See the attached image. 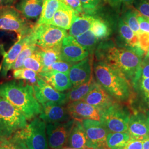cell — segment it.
Returning <instances> with one entry per match:
<instances>
[{
    "label": "cell",
    "instance_id": "obj_1",
    "mask_svg": "<svg viewBox=\"0 0 149 149\" xmlns=\"http://www.w3.org/2000/svg\"><path fill=\"white\" fill-rule=\"evenodd\" d=\"M144 56L133 49L117 47L111 41L101 43L96 51L98 61L106 63L123 74L133 88L140 77Z\"/></svg>",
    "mask_w": 149,
    "mask_h": 149
},
{
    "label": "cell",
    "instance_id": "obj_2",
    "mask_svg": "<svg viewBox=\"0 0 149 149\" xmlns=\"http://www.w3.org/2000/svg\"><path fill=\"white\" fill-rule=\"evenodd\" d=\"M0 96L19 110L28 120L34 119L42 112V107L36 98L33 86L28 83L10 81L1 84Z\"/></svg>",
    "mask_w": 149,
    "mask_h": 149
},
{
    "label": "cell",
    "instance_id": "obj_3",
    "mask_svg": "<svg viewBox=\"0 0 149 149\" xmlns=\"http://www.w3.org/2000/svg\"><path fill=\"white\" fill-rule=\"evenodd\" d=\"M94 72L97 83L117 101L124 103L132 100L133 86L123 74L100 61L94 65Z\"/></svg>",
    "mask_w": 149,
    "mask_h": 149
},
{
    "label": "cell",
    "instance_id": "obj_4",
    "mask_svg": "<svg viewBox=\"0 0 149 149\" xmlns=\"http://www.w3.org/2000/svg\"><path fill=\"white\" fill-rule=\"evenodd\" d=\"M27 119L19 110L0 96V139L10 138L25 128Z\"/></svg>",
    "mask_w": 149,
    "mask_h": 149
},
{
    "label": "cell",
    "instance_id": "obj_5",
    "mask_svg": "<svg viewBox=\"0 0 149 149\" xmlns=\"http://www.w3.org/2000/svg\"><path fill=\"white\" fill-rule=\"evenodd\" d=\"M120 103L116 101L112 106L100 112V121L108 133L128 131L132 113L129 107Z\"/></svg>",
    "mask_w": 149,
    "mask_h": 149
},
{
    "label": "cell",
    "instance_id": "obj_6",
    "mask_svg": "<svg viewBox=\"0 0 149 149\" xmlns=\"http://www.w3.org/2000/svg\"><path fill=\"white\" fill-rule=\"evenodd\" d=\"M27 19L12 6H4L0 8V29L15 32L18 38L32 32L34 24Z\"/></svg>",
    "mask_w": 149,
    "mask_h": 149
},
{
    "label": "cell",
    "instance_id": "obj_7",
    "mask_svg": "<svg viewBox=\"0 0 149 149\" xmlns=\"http://www.w3.org/2000/svg\"><path fill=\"white\" fill-rule=\"evenodd\" d=\"M34 43L40 48H61L64 38L68 34L66 30L47 24H34L31 33Z\"/></svg>",
    "mask_w": 149,
    "mask_h": 149
},
{
    "label": "cell",
    "instance_id": "obj_8",
    "mask_svg": "<svg viewBox=\"0 0 149 149\" xmlns=\"http://www.w3.org/2000/svg\"><path fill=\"white\" fill-rule=\"evenodd\" d=\"M46 129V123L40 118H35L25 128L15 134L29 149H49Z\"/></svg>",
    "mask_w": 149,
    "mask_h": 149
},
{
    "label": "cell",
    "instance_id": "obj_9",
    "mask_svg": "<svg viewBox=\"0 0 149 149\" xmlns=\"http://www.w3.org/2000/svg\"><path fill=\"white\" fill-rule=\"evenodd\" d=\"M74 122V119H71L64 122L48 123L46 131L50 149H59L67 145Z\"/></svg>",
    "mask_w": 149,
    "mask_h": 149
},
{
    "label": "cell",
    "instance_id": "obj_10",
    "mask_svg": "<svg viewBox=\"0 0 149 149\" xmlns=\"http://www.w3.org/2000/svg\"><path fill=\"white\" fill-rule=\"evenodd\" d=\"M82 124L85 130L88 149H108L107 139L108 132L100 121L85 119Z\"/></svg>",
    "mask_w": 149,
    "mask_h": 149
},
{
    "label": "cell",
    "instance_id": "obj_11",
    "mask_svg": "<svg viewBox=\"0 0 149 149\" xmlns=\"http://www.w3.org/2000/svg\"><path fill=\"white\" fill-rule=\"evenodd\" d=\"M34 95L39 103L42 105L48 102H54L65 104L66 102V94L56 90L40 76L37 83L33 86Z\"/></svg>",
    "mask_w": 149,
    "mask_h": 149
},
{
    "label": "cell",
    "instance_id": "obj_12",
    "mask_svg": "<svg viewBox=\"0 0 149 149\" xmlns=\"http://www.w3.org/2000/svg\"><path fill=\"white\" fill-rule=\"evenodd\" d=\"M89 55V52L77 43L74 37L68 35L65 38L60 49V60L69 63L81 61Z\"/></svg>",
    "mask_w": 149,
    "mask_h": 149
},
{
    "label": "cell",
    "instance_id": "obj_13",
    "mask_svg": "<svg viewBox=\"0 0 149 149\" xmlns=\"http://www.w3.org/2000/svg\"><path fill=\"white\" fill-rule=\"evenodd\" d=\"M65 104L48 102L42 105V109L39 118L45 123L64 122L72 119Z\"/></svg>",
    "mask_w": 149,
    "mask_h": 149
},
{
    "label": "cell",
    "instance_id": "obj_14",
    "mask_svg": "<svg viewBox=\"0 0 149 149\" xmlns=\"http://www.w3.org/2000/svg\"><path fill=\"white\" fill-rule=\"evenodd\" d=\"M67 108L72 119L82 122L85 119L100 120V112L83 100L68 103Z\"/></svg>",
    "mask_w": 149,
    "mask_h": 149
},
{
    "label": "cell",
    "instance_id": "obj_15",
    "mask_svg": "<svg viewBox=\"0 0 149 149\" xmlns=\"http://www.w3.org/2000/svg\"><path fill=\"white\" fill-rule=\"evenodd\" d=\"M127 132L132 139L144 140L149 136V125L146 114L134 111L129 119Z\"/></svg>",
    "mask_w": 149,
    "mask_h": 149
},
{
    "label": "cell",
    "instance_id": "obj_16",
    "mask_svg": "<svg viewBox=\"0 0 149 149\" xmlns=\"http://www.w3.org/2000/svg\"><path fill=\"white\" fill-rule=\"evenodd\" d=\"M82 100L95 107L99 112L104 111L117 101L97 82Z\"/></svg>",
    "mask_w": 149,
    "mask_h": 149
},
{
    "label": "cell",
    "instance_id": "obj_17",
    "mask_svg": "<svg viewBox=\"0 0 149 149\" xmlns=\"http://www.w3.org/2000/svg\"><path fill=\"white\" fill-rule=\"evenodd\" d=\"M69 76L72 85L77 86L87 82L93 77L92 59L87 57L79 63L72 65Z\"/></svg>",
    "mask_w": 149,
    "mask_h": 149
},
{
    "label": "cell",
    "instance_id": "obj_18",
    "mask_svg": "<svg viewBox=\"0 0 149 149\" xmlns=\"http://www.w3.org/2000/svg\"><path fill=\"white\" fill-rule=\"evenodd\" d=\"M80 14L78 12L61 2L59 8L55 12L50 24L65 30H69L75 19Z\"/></svg>",
    "mask_w": 149,
    "mask_h": 149
},
{
    "label": "cell",
    "instance_id": "obj_19",
    "mask_svg": "<svg viewBox=\"0 0 149 149\" xmlns=\"http://www.w3.org/2000/svg\"><path fill=\"white\" fill-rule=\"evenodd\" d=\"M39 76L59 92L71 89L72 85L70 80L69 74L55 70L41 72Z\"/></svg>",
    "mask_w": 149,
    "mask_h": 149
},
{
    "label": "cell",
    "instance_id": "obj_20",
    "mask_svg": "<svg viewBox=\"0 0 149 149\" xmlns=\"http://www.w3.org/2000/svg\"><path fill=\"white\" fill-rule=\"evenodd\" d=\"M27 41V36L18 38V40L7 52L3 53V58L0 66V73L2 76H6L8 71L12 69V66L15 63Z\"/></svg>",
    "mask_w": 149,
    "mask_h": 149
},
{
    "label": "cell",
    "instance_id": "obj_21",
    "mask_svg": "<svg viewBox=\"0 0 149 149\" xmlns=\"http://www.w3.org/2000/svg\"><path fill=\"white\" fill-rule=\"evenodd\" d=\"M118 33L120 39L124 44V48H130L144 56L145 53L140 48L138 36L123 21L122 18L118 20Z\"/></svg>",
    "mask_w": 149,
    "mask_h": 149
},
{
    "label": "cell",
    "instance_id": "obj_22",
    "mask_svg": "<svg viewBox=\"0 0 149 149\" xmlns=\"http://www.w3.org/2000/svg\"><path fill=\"white\" fill-rule=\"evenodd\" d=\"M43 5V0H19L15 8L27 19H35L40 16Z\"/></svg>",
    "mask_w": 149,
    "mask_h": 149
},
{
    "label": "cell",
    "instance_id": "obj_23",
    "mask_svg": "<svg viewBox=\"0 0 149 149\" xmlns=\"http://www.w3.org/2000/svg\"><path fill=\"white\" fill-rule=\"evenodd\" d=\"M67 146L76 149H89L87 146L85 130L82 122L75 120Z\"/></svg>",
    "mask_w": 149,
    "mask_h": 149
},
{
    "label": "cell",
    "instance_id": "obj_24",
    "mask_svg": "<svg viewBox=\"0 0 149 149\" xmlns=\"http://www.w3.org/2000/svg\"><path fill=\"white\" fill-rule=\"evenodd\" d=\"M95 19V15H80L75 19L69 29V36L76 37L90 30L92 23Z\"/></svg>",
    "mask_w": 149,
    "mask_h": 149
},
{
    "label": "cell",
    "instance_id": "obj_25",
    "mask_svg": "<svg viewBox=\"0 0 149 149\" xmlns=\"http://www.w3.org/2000/svg\"><path fill=\"white\" fill-rule=\"evenodd\" d=\"M96 83L93 77H92L87 82L77 86H74L66 93V102L70 103L82 100L93 88Z\"/></svg>",
    "mask_w": 149,
    "mask_h": 149
},
{
    "label": "cell",
    "instance_id": "obj_26",
    "mask_svg": "<svg viewBox=\"0 0 149 149\" xmlns=\"http://www.w3.org/2000/svg\"><path fill=\"white\" fill-rule=\"evenodd\" d=\"M60 2L59 0H43L42 11L36 23L50 24Z\"/></svg>",
    "mask_w": 149,
    "mask_h": 149
},
{
    "label": "cell",
    "instance_id": "obj_27",
    "mask_svg": "<svg viewBox=\"0 0 149 149\" xmlns=\"http://www.w3.org/2000/svg\"><path fill=\"white\" fill-rule=\"evenodd\" d=\"M60 49L61 48L47 49L40 48V53L43 64V70L42 72L47 71L51 65L60 60Z\"/></svg>",
    "mask_w": 149,
    "mask_h": 149
},
{
    "label": "cell",
    "instance_id": "obj_28",
    "mask_svg": "<svg viewBox=\"0 0 149 149\" xmlns=\"http://www.w3.org/2000/svg\"><path fill=\"white\" fill-rule=\"evenodd\" d=\"M128 132L109 133L107 135V148L109 149H122L130 139Z\"/></svg>",
    "mask_w": 149,
    "mask_h": 149
},
{
    "label": "cell",
    "instance_id": "obj_29",
    "mask_svg": "<svg viewBox=\"0 0 149 149\" xmlns=\"http://www.w3.org/2000/svg\"><path fill=\"white\" fill-rule=\"evenodd\" d=\"M74 38L82 48L88 52L93 51L98 41V38L91 29Z\"/></svg>",
    "mask_w": 149,
    "mask_h": 149
},
{
    "label": "cell",
    "instance_id": "obj_30",
    "mask_svg": "<svg viewBox=\"0 0 149 149\" xmlns=\"http://www.w3.org/2000/svg\"><path fill=\"white\" fill-rule=\"evenodd\" d=\"M138 12L135 8H129L123 13L122 17L123 21L138 36L141 33L138 19Z\"/></svg>",
    "mask_w": 149,
    "mask_h": 149
},
{
    "label": "cell",
    "instance_id": "obj_31",
    "mask_svg": "<svg viewBox=\"0 0 149 149\" xmlns=\"http://www.w3.org/2000/svg\"><path fill=\"white\" fill-rule=\"evenodd\" d=\"M95 16V19L92 23L91 30L94 33L98 39L106 38L110 34V29L107 21L101 17Z\"/></svg>",
    "mask_w": 149,
    "mask_h": 149
},
{
    "label": "cell",
    "instance_id": "obj_32",
    "mask_svg": "<svg viewBox=\"0 0 149 149\" xmlns=\"http://www.w3.org/2000/svg\"><path fill=\"white\" fill-rule=\"evenodd\" d=\"M22 68L32 70L38 74L42 71L43 64L40 53V48L39 47L31 56L26 59Z\"/></svg>",
    "mask_w": 149,
    "mask_h": 149
},
{
    "label": "cell",
    "instance_id": "obj_33",
    "mask_svg": "<svg viewBox=\"0 0 149 149\" xmlns=\"http://www.w3.org/2000/svg\"><path fill=\"white\" fill-rule=\"evenodd\" d=\"M13 77L16 80H25L33 86L37 83L39 76L34 71L21 68L13 70Z\"/></svg>",
    "mask_w": 149,
    "mask_h": 149
},
{
    "label": "cell",
    "instance_id": "obj_34",
    "mask_svg": "<svg viewBox=\"0 0 149 149\" xmlns=\"http://www.w3.org/2000/svg\"><path fill=\"white\" fill-rule=\"evenodd\" d=\"M1 149H29L16 134L10 138L0 139Z\"/></svg>",
    "mask_w": 149,
    "mask_h": 149
},
{
    "label": "cell",
    "instance_id": "obj_35",
    "mask_svg": "<svg viewBox=\"0 0 149 149\" xmlns=\"http://www.w3.org/2000/svg\"><path fill=\"white\" fill-rule=\"evenodd\" d=\"M134 88L139 90L144 102L149 108V78H140Z\"/></svg>",
    "mask_w": 149,
    "mask_h": 149
},
{
    "label": "cell",
    "instance_id": "obj_36",
    "mask_svg": "<svg viewBox=\"0 0 149 149\" xmlns=\"http://www.w3.org/2000/svg\"><path fill=\"white\" fill-rule=\"evenodd\" d=\"M104 0H81L82 8L86 14L95 15L101 6Z\"/></svg>",
    "mask_w": 149,
    "mask_h": 149
},
{
    "label": "cell",
    "instance_id": "obj_37",
    "mask_svg": "<svg viewBox=\"0 0 149 149\" xmlns=\"http://www.w3.org/2000/svg\"><path fill=\"white\" fill-rule=\"evenodd\" d=\"M133 5L140 14L149 18V0H135Z\"/></svg>",
    "mask_w": 149,
    "mask_h": 149
},
{
    "label": "cell",
    "instance_id": "obj_38",
    "mask_svg": "<svg viewBox=\"0 0 149 149\" xmlns=\"http://www.w3.org/2000/svg\"><path fill=\"white\" fill-rule=\"evenodd\" d=\"M71 63L65 62L61 60H59L58 61L55 62L52 65H51L47 71L50 70H55L59 72H63L65 74H69L70 70L71 67L72 66Z\"/></svg>",
    "mask_w": 149,
    "mask_h": 149
},
{
    "label": "cell",
    "instance_id": "obj_39",
    "mask_svg": "<svg viewBox=\"0 0 149 149\" xmlns=\"http://www.w3.org/2000/svg\"><path fill=\"white\" fill-rule=\"evenodd\" d=\"M135 0H104L108 5L116 10H120L132 5Z\"/></svg>",
    "mask_w": 149,
    "mask_h": 149
},
{
    "label": "cell",
    "instance_id": "obj_40",
    "mask_svg": "<svg viewBox=\"0 0 149 149\" xmlns=\"http://www.w3.org/2000/svg\"><path fill=\"white\" fill-rule=\"evenodd\" d=\"M138 38L140 48L145 54L149 50V34L141 32L139 35Z\"/></svg>",
    "mask_w": 149,
    "mask_h": 149
},
{
    "label": "cell",
    "instance_id": "obj_41",
    "mask_svg": "<svg viewBox=\"0 0 149 149\" xmlns=\"http://www.w3.org/2000/svg\"><path fill=\"white\" fill-rule=\"evenodd\" d=\"M64 4L72 8L74 11L78 12L80 15L84 14L81 0H59Z\"/></svg>",
    "mask_w": 149,
    "mask_h": 149
},
{
    "label": "cell",
    "instance_id": "obj_42",
    "mask_svg": "<svg viewBox=\"0 0 149 149\" xmlns=\"http://www.w3.org/2000/svg\"><path fill=\"white\" fill-rule=\"evenodd\" d=\"M122 149H143V140L130 138Z\"/></svg>",
    "mask_w": 149,
    "mask_h": 149
},
{
    "label": "cell",
    "instance_id": "obj_43",
    "mask_svg": "<svg viewBox=\"0 0 149 149\" xmlns=\"http://www.w3.org/2000/svg\"><path fill=\"white\" fill-rule=\"evenodd\" d=\"M138 19L141 32L149 34V18L139 13Z\"/></svg>",
    "mask_w": 149,
    "mask_h": 149
},
{
    "label": "cell",
    "instance_id": "obj_44",
    "mask_svg": "<svg viewBox=\"0 0 149 149\" xmlns=\"http://www.w3.org/2000/svg\"><path fill=\"white\" fill-rule=\"evenodd\" d=\"M140 78H149V56H144L143 59L140 71Z\"/></svg>",
    "mask_w": 149,
    "mask_h": 149
},
{
    "label": "cell",
    "instance_id": "obj_45",
    "mask_svg": "<svg viewBox=\"0 0 149 149\" xmlns=\"http://www.w3.org/2000/svg\"><path fill=\"white\" fill-rule=\"evenodd\" d=\"M143 149H149V136L143 140Z\"/></svg>",
    "mask_w": 149,
    "mask_h": 149
},
{
    "label": "cell",
    "instance_id": "obj_46",
    "mask_svg": "<svg viewBox=\"0 0 149 149\" xmlns=\"http://www.w3.org/2000/svg\"><path fill=\"white\" fill-rule=\"evenodd\" d=\"M17 0H3V5L12 6Z\"/></svg>",
    "mask_w": 149,
    "mask_h": 149
},
{
    "label": "cell",
    "instance_id": "obj_47",
    "mask_svg": "<svg viewBox=\"0 0 149 149\" xmlns=\"http://www.w3.org/2000/svg\"><path fill=\"white\" fill-rule=\"evenodd\" d=\"M59 149H79L74 148H71V147H69V146H64L63 148H61Z\"/></svg>",
    "mask_w": 149,
    "mask_h": 149
},
{
    "label": "cell",
    "instance_id": "obj_48",
    "mask_svg": "<svg viewBox=\"0 0 149 149\" xmlns=\"http://www.w3.org/2000/svg\"><path fill=\"white\" fill-rule=\"evenodd\" d=\"M146 117H147V120H148V124L149 125V110H148L147 112H146Z\"/></svg>",
    "mask_w": 149,
    "mask_h": 149
},
{
    "label": "cell",
    "instance_id": "obj_49",
    "mask_svg": "<svg viewBox=\"0 0 149 149\" xmlns=\"http://www.w3.org/2000/svg\"><path fill=\"white\" fill-rule=\"evenodd\" d=\"M3 6V0H0V8Z\"/></svg>",
    "mask_w": 149,
    "mask_h": 149
},
{
    "label": "cell",
    "instance_id": "obj_50",
    "mask_svg": "<svg viewBox=\"0 0 149 149\" xmlns=\"http://www.w3.org/2000/svg\"><path fill=\"white\" fill-rule=\"evenodd\" d=\"M144 56H149V50L145 54V55Z\"/></svg>",
    "mask_w": 149,
    "mask_h": 149
},
{
    "label": "cell",
    "instance_id": "obj_51",
    "mask_svg": "<svg viewBox=\"0 0 149 149\" xmlns=\"http://www.w3.org/2000/svg\"></svg>",
    "mask_w": 149,
    "mask_h": 149
},
{
    "label": "cell",
    "instance_id": "obj_52",
    "mask_svg": "<svg viewBox=\"0 0 149 149\" xmlns=\"http://www.w3.org/2000/svg\"><path fill=\"white\" fill-rule=\"evenodd\" d=\"M0 149H1V146H0Z\"/></svg>",
    "mask_w": 149,
    "mask_h": 149
}]
</instances>
